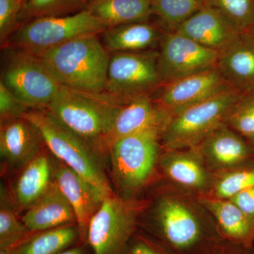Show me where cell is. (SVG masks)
Returning <instances> with one entry per match:
<instances>
[{"label": "cell", "mask_w": 254, "mask_h": 254, "mask_svg": "<svg viewBox=\"0 0 254 254\" xmlns=\"http://www.w3.org/2000/svg\"><path fill=\"white\" fill-rule=\"evenodd\" d=\"M138 230L174 254H211L222 242L198 197L161 180L145 195Z\"/></svg>", "instance_id": "obj_1"}, {"label": "cell", "mask_w": 254, "mask_h": 254, "mask_svg": "<svg viewBox=\"0 0 254 254\" xmlns=\"http://www.w3.org/2000/svg\"><path fill=\"white\" fill-rule=\"evenodd\" d=\"M162 132L145 131L124 137L108 150L112 186L119 196L141 200L161 180L159 158Z\"/></svg>", "instance_id": "obj_2"}, {"label": "cell", "mask_w": 254, "mask_h": 254, "mask_svg": "<svg viewBox=\"0 0 254 254\" xmlns=\"http://www.w3.org/2000/svg\"><path fill=\"white\" fill-rule=\"evenodd\" d=\"M124 105L106 91H81L61 85L46 110L98 155L100 143Z\"/></svg>", "instance_id": "obj_3"}, {"label": "cell", "mask_w": 254, "mask_h": 254, "mask_svg": "<svg viewBox=\"0 0 254 254\" xmlns=\"http://www.w3.org/2000/svg\"><path fill=\"white\" fill-rule=\"evenodd\" d=\"M99 35L77 37L37 56L63 86L105 91L110 54Z\"/></svg>", "instance_id": "obj_4"}, {"label": "cell", "mask_w": 254, "mask_h": 254, "mask_svg": "<svg viewBox=\"0 0 254 254\" xmlns=\"http://www.w3.org/2000/svg\"><path fill=\"white\" fill-rule=\"evenodd\" d=\"M39 130L55 158L89 182L105 198L115 193L102 158L81 137L58 121L47 110L30 109L23 115Z\"/></svg>", "instance_id": "obj_5"}, {"label": "cell", "mask_w": 254, "mask_h": 254, "mask_svg": "<svg viewBox=\"0 0 254 254\" xmlns=\"http://www.w3.org/2000/svg\"><path fill=\"white\" fill-rule=\"evenodd\" d=\"M1 79L30 109L46 110L61 84L41 58L21 48H2Z\"/></svg>", "instance_id": "obj_6"}, {"label": "cell", "mask_w": 254, "mask_h": 254, "mask_svg": "<svg viewBox=\"0 0 254 254\" xmlns=\"http://www.w3.org/2000/svg\"><path fill=\"white\" fill-rule=\"evenodd\" d=\"M108 28L86 9L71 15L33 19L16 28L4 48H21L38 55L73 38L100 34Z\"/></svg>", "instance_id": "obj_7"}, {"label": "cell", "mask_w": 254, "mask_h": 254, "mask_svg": "<svg viewBox=\"0 0 254 254\" xmlns=\"http://www.w3.org/2000/svg\"><path fill=\"white\" fill-rule=\"evenodd\" d=\"M241 94L228 88L174 115L161 135L163 148L183 149L199 144L217 127L225 124L229 112Z\"/></svg>", "instance_id": "obj_8"}, {"label": "cell", "mask_w": 254, "mask_h": 254, "mask_svg": "<svg viewBox=\"0 0 254 254\" xmlns=\"http://www.w3.org/2000/svg\"><path fill=\"white\" fill-rule=\"evenodd\" d=\"M146 199H126L116 193L107 197L92 218L86 242L93 254H123L138 230Z\"/></svg>", "instance_id": "obj_9"}, {"label": "cell", "mask_w": 254, "mask_h": 254, "mask_svg": "<svg viewBox=\"0 0 254 254\" xmlns=\"http://www.w3.org/2000/svg\"><path fill=\"white\" fill-rule=\"evenodd\" d=\"M158 58L153 50L111 53L105 91L125 104L152 96L163 86Z\"/></svg>", "instance_id": "obj_10"}, {"label": "cell", "mask_w": 254, "mask_h": 254, "mask_svg": "<svg viewBox=\"0 0 254 254\" xmlns=\"http://www.w3.org/2000/svg\"><path fill=\"white\" fill-rule=\"evenodd\" d=\"M158 66L164 85L218 66L220 53L177 32L163 35Z\"/></svg>", "instance_id": "obj_11"}, {"label": "cell", "mask_w": 254, "mask_h": 254, "mask_svg": "<svg viewBox=\"0 0 254 254\" xmlns=\"http://www.w3.org/2000/svg\"><path fill=\"white\" fill-rule=\"evenodd\" d=\"M160 178L197 197L210 195L215 175L195 147L169 149L163 147L159 158Z\"/></svg>", "instance_id": "obj_12"}, {"label": "cell", "mask_w": 254, "mask_h": 254, "mask_svg": "<svg viewBox=\"0 0 254 254\" xmlns=\"http://www.w3.org/2000/svg\"><path fill=\"white\" fill-rule=\"evenodd\" d=\"M173 115L153 96H145L124 105L108 132L98 147L101 158L108 157L112 145L124 137L145 131L163 132Z\"/></svg>", "instance_id": "obj_13"}, {"label": "cell", "mask_w": 254, "mask_h": 254, "mask_svg": "<svg viewBox=\"0 0 254 254\" xmlns=\"http://www.w3.org/2000/svg\"><path fill=\"white\" fill-rule=\"evenodd\" d=\"M46 148L39 130L27 118L0 119V155L4 172L17 173Z\"/></svg>", "instance_id": "obj_14"}, {"label": "cell", "mask_w": 254, "mask_h": 254, "mask_svg": "<svg viewBox=\"0 0 254 254\" xmlns=\"http://www.w3.org/2000/svg\"><path fill=\"white\" fill-rule=\"evenodd\" d=\"M230 88L216 68L164 85L154 99L174 116Z\"/></svg>", "instance_id": "obj_15"}, {"label": "cell", "mask_w": 254, "mask_h": 254, "mask_svg": "<svg viewBox=\"0 0 254 254\" xmlns=\"http://www.w3.org/2000/svg\"><path fill=\"white\" fill-rule=\"evenodd\" d=\"M53 180L72 207L80 240L86 242L90 222L106 198L100 190L53 155Z\"/></svg>", "instance_id": "obj_16"}, {"label": "cell", "mask_w": 254, "mask_h": 254, "mask_svg": "<svg viewBox=\"0 0 254 254\" xmlns=\"http://www.w3.org/2000/svg\"><path fill=\"white\" fill-rule=\"evenodd\" d=\"M195 147L214 175L254 160V150L247 138L226 124L217 127Z\"/></svg>", "instance_id": "obj_17"}, {"label": "cell", "mask_w": 254, "mask_h": 254, "mask_svg": "<svg viewBox=\"0 0 254 254\" xmlns=\"http://www.w3.org/2000/svg\"><path fill=\"white\" fill-rule=\"evenodd\" d=\"M9 190L15 210L24 213L50 188L53 180V155L48 148L18 171Z\"/></svg>", "instance_id": "obj_18"}, {"label": "cell", "mask_w": 254, "mask_h": 254, "mask_svg": "<svg viewBox=\"0 0 254 254\" xmlns=\"http://www.w3.org/2000/svg\"><path fill=\"white\" fill-rule=\"evenodd\" d=\"M175 32L219 53L241 34L221 12L208 4L192 15Z\"/></svg>", "instance_id": "obj_19"}, {"label": "cell", "mask_w": 254, "mask_h": 254, "mask_svg": "<svg viewBox=\"0 0 254 254\" xmlns=\"http://www.w3.org/2000/svg\"><path fill=\"white\" fill-rule=\"evenodd\" d=\"M222 77L240 93L254 88V36L242 33L220 53L218 66Z\"/></svg>", "instance_id": "obj_20"}, {"label": "cell", "mask_w": 254, "mask_h": 254, "mask_svg": "<svg viewBox=\"0 0 254 254\" xmlns=\"http://www.w3.org/2000/svg\"><path fill=\"white\" fill-rule=\"evenodd\" d=\"M21 220L31 233L77 225L72 207L55 182L39 199L23 213Z\"/></svg>", "instance_id": "obj_21"}, {"label": "cell", "mask_w": 254, "mask_h": 254, "mask_svg": "<svg viewBox=\"0 0 254 254\" xmlns=\"http://www.w3.org/2000/svg\"><path fill=\"white\" fill-rule=\"evenodd\" d=\"M211 214L222 240L235 245H254V219L248 216L230 199L198 197Z\"/></svg>", "instance_id": "obj_22"}, {"label": "cell", "mask_w": 254, "mask_h": 254, "mask_svg": "<svg viewBox=\"0 0 254 254\" xmlns=\"http://www.w3.org/2000/svg\"><path fill=\"white\" fill-rule=\"evenodd\" d=\"M100 35L102 43L110 54L152 50L163 36L158 28L146 22L120 25L108 28Z\"/></svg>", "instance_id": "obj_23"}, {"label": "cell", "mask_w": 254, "mask_h": 254, "mask_svg": "<svg viewBox=\"0 0 254 254\" xmlns=\"http://www.w3.org/2000/svg\"><path fill=\"white\" fill-rule=\"evenodd\" d=\"M86 9L108 28L146 22L153 14L152 0H88Z\"/></svg>", "instance_id": "obj_24"}, {"label": "cell", "mask_w": 254, "mask_h": 254, "mask_svg": "<svg viewBox=\"0 0 254 254\" xmlns=\"http://www.w3.org/2000/svg\"><path fill=\"white\" fill-rule=\"evenodd\" d=\"M80 239L77 225L28 234L11 247V254H58Z\"/></svg>", "instance_id": "obj_25"}, {"label": "cell", "mask_w": 254, "mask_h": 254, "mask_svg": "<svg viewBox=\"0 0 254 254\" xmlns=\"http://www.w3.org/2000/svg\"><path fill=\"white\" fill-rule=\"evenodd\" d=\"M254 187V160L215 174L213 188L207 196L230 199L241 190Z\"/></svg>", "instance_id": "obj_26"}, {"label": "cell", "mask_w": 254, "mask_h": 254, "mask_svg": "<svg viewBox=\"0 0 254 254\" xmlns=\"http://www.w3.org/2000/svg\"><path fill=\"white\" fill-rule=\"evenodd\" d=\"M9 190L0 187V249L10 248L17 245L28 234L26 227L18 218Z\"/></svg>", "instance_id": "obj_27"}, {"label": "cell", "mask_w": 254, "mask_h": 254, "mask_svg": "<svg viewBox=\"0 0 254 254\" xmlns=\"http://www.w3.org/2000/svg\"><path fill=\"white\" fill-rule=\"evenodd\" d=\"M207 4L208 0H152L153 14L172 32Z\"/></svg>", "instance_id": "obj_28"}, {"label": "cell", "mask_w": 254, "mask_h": 254, "mask_svg": "<svg viewBox=\"0 0 254 254\" xmlns=\"http://www.w3.org/2000/svg\"><path fill=\"white\" fill-rule=\"evenodd\" d=\"M88 0H28L23 5L20 17L36 18L66 16L86 9ZM19 17V18H20Z\"/></svg>", "instance_id": "obj_29"}, {"label": "cell", "mask_w": 254, "mask_h": 254, "mask_svg": "<svg viewBox=\"0 0 254 254\" xmlns=\"http://www.w3.org/2000/svg\"><path fill=\"white\" fill-rule=\"evenodd\" d=\"M225 124L247 140L254 138V88L242 93L229 112Z\"/></svg>", "instance_id": "obj_30"}, {"label": "cell", "mask_w": 254, "mask_h": 254, "mask_svg": "<svg viewBox=\"0 0 254 254\" xmlns=\"http://www.w3.org/2000/svg\"><path fill=\"white\" fill-rule=\"evenodd\" d=\"M241 33L248 31L254 21V0H208Z\"/></svg>", "instance_id": "obj_31"}, {"label": "cell", "mask_w": 254, "mask_h": 254, "mask_svg": "<svg viewBox=\"0 0 254 254\" xmlns=\"http://www.w3.org/2000/svg\"><path fill=\"white\" fill-rule=\"evenodd\" d=\"M25 0H0V44L4 48L17 28Z\"/></svg>", "instance_id": "obj_32"}, {"label": "cell", "mask_w": 254, "mask_h": 254, "mask_svg": "<svg viewBox=\"0 0 254 254\" xmlns=\"http://www.w3.org/2000/svg\"><path fill=\"white\" fill-rule=\"evenodd\" d=\"M123 254H174L154 239L137 230Z\"/></svg>", "instance_id": "obj_33"}, {"label": "cell", "mask_w": 254, "mask_h": 254, "mask_svg": "<svg viewBox=\"0 0 254 254\" xmlns=\"http://www.w3.org/2000/svg\"><path fill=\"white\" fill-rule=\"evenodd\" d=\"M29 107L0 81V119L21 118Z\"/></svg>", "instance_id": "obj_34"}, {"label": "cell", "mask_w": 254, "mask_h": 254, "mask_svg": "<svg viewBox=\"0 0 254 254\" xmlns=\"http://www.w3.org/2000/svg\"><path fill=\"white\" fill-rule=\"evenodd\" d=\"M230 199L244 213L254 219V187L241 190Z\"/></svg>", "instance_id": "obj_35"}, {"label": "cell", "mask_w": 254, "mask_h": 254, "mask_svg": "<svg viewBox=\"0 0 254 254\" xmlns=\"http://www.w3.org/2000/svg\"><path fill=\"white\" fill-rule=\"evenodd\" d=\"M211 254H254V245L245 247L223 240Z\"/></svg>", "instance_id": "obj_36"}, {"label": "cell", "mask_w": 254, "mask_h": 254, "mask_svg": "<svg viewBox=\"0 0 254 254\" xmlns=\"http://www.w3.org/2000/svg\"><path fill=\"white\" fill-rule=\"evenodd\" d=\"M58 254H84L82 247H73V248H68Z\"/></svg>", "instance_id": "obj_37"}, {"label": "cell", "mask_w": 254, "mask_h": 254, "mask_svg": "<svg viewBox=\"0 0 254 254\" xmlns=\"http://www.w3.org/2000/svg\"><path fill=\"white\" fill-rule=\"evenodd\" d=\"M0 254H11V247L0 249Z\"/></svg>", "instance_id": "obj_38"}, {"label": "cell", "mask_w": 254, "mask_h": 254, "mask_svg": "<svg viewBox=\"0 0 254 254\" xmlns=\"http://www.w3.org/2000/svg\"><path fill=\"white\" fill-rule=\"evenodd\" d=\"M247 141H249L251 146H252V148H253V150H254V138H251V139H248Z\"/></svg>", "instance_id": "obj_39"}, {"label": "cell", "mask_w": 254, "mask_h": 254, "mask_svg": "<svg viewBox=\"0 0 254 254\" xmlns=\"http://www.w3.org/2000/svg\"><path fill=\"white\" fill-rule=\"evenodd\" d=\"M247 32H250V33H252V34L253 35V36H254V21L253 25H252V28H251Z\"/></svg>", "instance_id": "obj_40"}]
</instances>
